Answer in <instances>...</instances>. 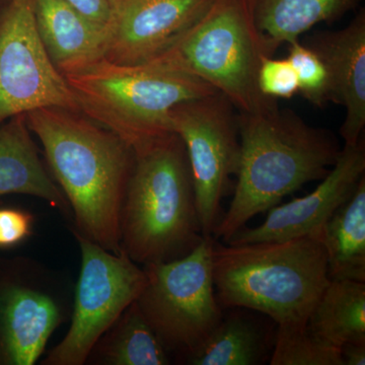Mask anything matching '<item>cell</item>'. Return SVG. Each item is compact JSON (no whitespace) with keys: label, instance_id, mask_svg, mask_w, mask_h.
I'll use <instances>...</instances> for the list:
<instances>
[{"label":"cell","instance_id":"6da1fadb","mask_svg":"<svg viewBox=\"0 0 365 365\" xmlns=\"http://www.w3.org/2000/svg\"><path fill=\"white\" fill-rule=\"evenodd\" d=\"M25 115L71 206V232L121 253L120 215L133 165L130 146L81 113L47 107Z\"/></svg>","mask_w":365,"mask_h":365},{"label":"cell","instance_id":"7a4b0ae2","mask_svg":"<svg viewBox=\"0 0 365 365\" xmlns=\"http://www.w3.org/2000/svg\"><path fill=\"white\" fill-rule=\"evenodd\" d=\"M240 160L234 197L212 232L227 242L255 216L304 185L323 180L340 155L332 134L276 104L237 115Z\"/></svg>","mask_w":365,"mask_h":365},{"label":"cell","instance_id":"3957f363","mask_svg":"<svg viewBox=\"0 0 365 365\" xmlns=\"http://www.w3.org/2000/svg\"><path fill=\"white\" fill-rule=\"evenodd\" d=\"M321 230L282 242L222 246L215 240L213 282L222 309L265 314L282 330L306 328L331 281Z\"/></svg>","mask_w":365,"mask_h":365},{"label":"cell","instance_id":"277c9868","mask_svg":"<svg viewBox=\"0 0 365 365\" xmlns=\"http://www.w3.org/2000/svg\"><path fill=\"white\" fill-rule=\"evenodd\" d=\"M133 155L120 215L122 250L143 266L187 256L204 237L184 143L170 133Z\"/></svg>","mask_w":365,"mask_h":365},{"label":"cell","instance_id":"5b68a950","mask_svg":"<svg viewBox=\"0 0 365 365\" xmlns=\"http://www.w3.org/2000/svg\"><path fill=\"white\" fill-rule=\"evenodd\" d=\"M62 76L81 114L116 134L132 150L174 133L170 112L177 105L217 93L188 74L148 64L114 63L105 57Z\"/></svg>","mask_w":365,"mask_h":365},{"label":"cell","instance_id":"8992f818","mask_svg":"<svg viewBox=\"0 0 365 365\" xmlns=\"http://www.w3.org/2000/svg\"><path fill=\"white\" fill-rule=\"evenodd\" d=\"M264 56L248 0H215L173 44L143 64L200 79L240 114H252L277 104L259 90Z\"/></svg>","mask_w":365,"mask_h":365},{"label":"cell","instance_id":"52a82bcc","mask_svg":"<svg viewBox=\"0 0 365 365\" xmlns=\"http://www.w3.org/2000/svg\"><path fill=\"white\" fill-rule=\"evenodd\" d=\"M213 244L208 235L182 258L143 265L146 281L137 306L177 361L198 349L223 318L213 282Z\"/></svg>","mask_w":365,"mask_h":365},{"label":"cell","instance_id":"ba28073f","mask_svg":"<svg viewBox=\"0 0 365 365\" xmlns=\"http://www.w3.org/2000/svg\"><path fill=\"white\" fill-rule=\"evenodd\" d=\"M74 284L66 271L31 257L0 258V365H34L71 319Z\"/></svg>","mask_w":365,"mask_h":365},{"label":"cell","instance_id":"9c48e42d","mask_svg":"<svg viewBox=\"0 0 365 365\" xmlns=\"http://www.w3.org/2000/svg\"><path fill=\"white\" fill-rule=\"evenodd\" d=\"M81 250L71 326L47 353L43 365H85L91 350L143 292V269L122 251L116 254L72 232Z\"/></svg>","mask_w":365,"mask_h":365},{"label":"cell","instance_id":"30bf717a","mask_svg":"<svg viewBox=\"0 0 365 365\" xmlns=\"http://www.w3.org/2000/svg\"><path fill=\"white\" fill-rule=\"evenodd\" d=\"M235 107L215 93L187 101L170 112L174 133L188 157L203 237L212 235L222 220V201L237 174L240 135Z\"/></svg>","mask_w":365,"mask_h":365},{"label":"cell","instance_id":"8fae6325","mask_svg":"<svg viewBox=\"0 0 365 365\" xmlns=\"http://www.w3.org/2000/svg\"><path fill=\"white\" fill-rule=\"evenodd\" d=\"M0 14V124L39 108L81 113L41 39L35 0H7Z\"/></svg>","mask_w":365,"mask_h":365},{"label":"cell","instance_id":"7c38bea8","mask_svg":"<svg viewBox=\"0 0 365 365\" xmlns=\"http://www.w3.org/2000/svg\"><path fill=\"white\" fill-rule=\"evenodd\" d=\"M215 0H113L104 57L137 66L175 42Z\"/></svg>","mask_w":365,"mask_h":365},{"label":"cell","instance_id":"4fadbf2b","mask_svg":"<svg viewBox=\"0 0 365 365\" xmlns=\"http://www.w3.org/2000/svg\"><path fill=\"white\" fill-rule=\"evenodd\" d=\"M364 174V141L354 146L345 145L337 162L314 191L269 209L265 222L257 227H242L227 244L282 242L318 232L351 197Z\"/></svg>","mask_w":365,"mask_h":365},{"label":"cell","instance_id":"5bb4252c","mask_svg":"<svg viewBox=\"0 0 365 365\" xmlns=\"http://www.w3.org/2000/svg\"><path fill=\"white\" fill-rule=\"evenodd\" d=\"M311 48L328 69L330 101L344 107L340 135L345 145H356L365 127L364 9L342 30L319 36Z\"/></svg>","mask_w":365,"mask_h":365},{"label":"cell","instance_id":"9a60e30c","mask_svg":"<svg viewBox=\"0 0 365 365\" xmlns=\"http://www.w3.org/2000/svg\"><path fill=\"white\" fill-rule=\"evenodd\" d=\"M24 194L45 200L71 222V206L41 160L26 115L0 127V195Z\"/></svg>","mask_w":365,"mask_h":365},{"label":"cell","instance_id":"2e32d148","mask_svg":"<svg viewBox=\"0 0 365 365\" xmlns=\"http://www.w3.org/2000/svg\"><path fill=\"white\" fill-rule=\"evenodd\" d=\"M41 39L60 73L104 57L108 32L66 0H35Z\"/></svg>","mask_w":365,"mask_h":365},{"label":"cell","instance_id":"e0dca14e","mask_svg":"<svg viewBox=\"0 0 365 365\" xmlns=\"http://www.w3.org/2000/svg\"><path fill=\"white\" fill-rule=\"evenodd\" d=\"M361 0H248L257 32L267 56L290 44L319 23H331Z\"/></svg>","mask_w":365,"mask_h":365},{"label":"cell","instance_id":"ac0fdd59","mask_svg":"<svg viewBox=\"0 0 365 365\" xmlns=\"http://www.w3.org/2000/svg\"><path fill=\"white\" fill-rule=\"evenodd\" d=\"M330 279L365 282V177L321 230Z\"/></svg>","mask_w":365,"mask_h":365},{"label":"cell","instance_id":"d6986e66","mask_svg":"<svg viewBox=\"0 0 365 365\" xmlns=\"http://www.w3.org/2000/svg\"><path fill=\"white\" fill-rule=\"evenodd\" d=\"M307 329L338 349L348 343H365V282L331 279L309 314Z\"/></svg>","mask_w":365,"mask_h":365},{"label":"cell","instance_id":"ffe728a7","mask_svg":"<svg viewBox=\"0 0 365 365\" xmlns=\"http://www.w3.org/2000/svg\"><path fill=\"white\" fill-rule=\"evenodd\" d=\"M173 357L144 318L136 300L93 346L91 365H170Z\"/></svg>","mask_w":365,"mask_h":365},{"label":"cell","instance_id":"44dd1931","mask_svg":"<svg viewBox=\"0 0 365 365\" xmlns=\"http://www.w3.org/2000/svg\"><path fill=\"white\" fill-rule=\"evenodd\" d=\"M270 337L252 314H223L215 330L181 364L189 365H258L265 364L270 351Z\"/></svg>","mask_w":365,"mask_h":365},{"label":"cell","instance_id":"7402d4cb","mask_svg":"<svg viewBox=\"0 0 365 365\" xmlns=\"http://www.w3.org/2000/svg\"><path fill=\"white\" fill-rule=\"evenodd\" d=\"M270 364L272 365H344L341 349L324 344L306 328L277 329Z\"/></svg>","mask_w":365,"mask_h":365},{"label":"cell","instance_id":"603a6c76","mask_svg":"<svg viewBox=\"0 0 365 365\" xmlns=\"http://www.w3.org/2000/svg\"><path fill=\"white\" fill-rule=\"evenodd\" d=\"M289 60L299 81V93L311 104L322 108L330 101V83L328 69L323 60L309 46L299 40L290 43Z\"/></svg>","mask_w":365,"mask_h":365},{"label":"cell","instance_id":"cb8c5ba5","mask_svg":"<svg viewBox=\"0 0 365 365\" xmlns=\"http://www.w3.org/2000/svg\"><path fill=\"white\" fill-rule=\"evenodd\" d=\"M262 95L274 98H292L299 93V81L289 60L264 56L258 71Z\"/></svg>","mask_w":365,"mask_h":365},{"label":"cell","instance_id":"d4e9b609","mask_svg":"<svg viewBox=\"0 0 365 365\" xmlns=\"http://www.w3.org/2000/svg\"><path fill=\"white\" fill-rule=\"evenodd\" d=\"M36 217L18 207H0V250L20 246L34 235Z\"/></svg>","mask_w":365,"mask_h":365},{"label":"cell","instance_id":"484cf974","mask_svg":"<svg viewBox=\"0 0 365 365\" xmlns=\"http://www.w3.org/2000/svg\"><path fill=\"white\" fill-rule=\"evenodd\" d=\"M88 20L109 31L114 14L113 0H66Z\"/></svg>","mask_w":365,"mask_h":365},{"label":"cell","instance_id":"4316f807","mask_svg":"<svg viewBox=\"0 0 365 365\" xmlns=\"http://www.w3.org/2000/svg\"><path fill=\"white\" fill-rule=\"evenodd\" d=\"M344 365L365 364V343H348L341 347Z\"/></svg>","mask_w":365,"mask_h":365},{"label":"cell","instance_id":"83f0119b","mask_svg":"<svg viewBox=\"0 0 365 365\" xmlns=\"http://www.w3.org/2000/svg\"><path fill=\"white\" fill-rule=\"evenodd\" d=\"M0 1H7V0H0Z\"/></svg>","mask_w":365,"mask_h":365}]
</instances>
